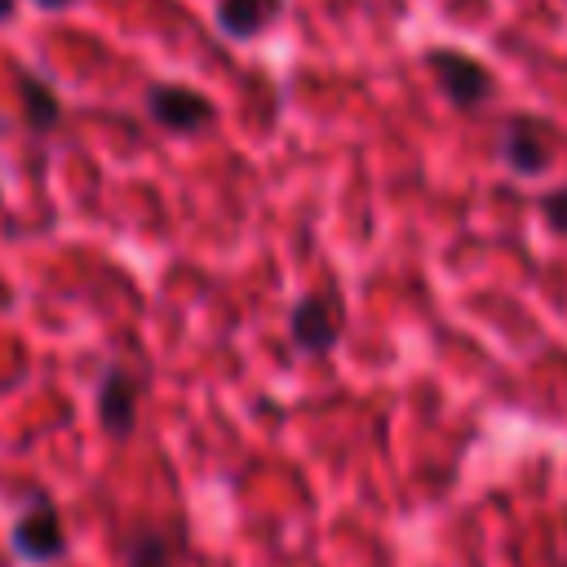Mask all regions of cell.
I'll list each match as a JSON object with an SVG mask.
<instances>
[{
  "mask_svg": "<svg viewBox=\"0 0 567 567\" xmlns=\"http://www.w3.org/2000/svg\"><path fill=\"white\" fill-rule=\"evenodd\" d=\"M430 66H434V80H439V89L447 93L452 106L474 111L478 102L492 97V75H487L474 58L452 53V49H434V53H430Z\"/></svg>",
  "mask_w": 567,
  "mask_h": 567,
  "instance_id": "obj_3",
  "label": "cell"
},
{
  "mask_svg": "<svg viewBox=\"0 0 567 567\" xmlns=\"http://www.w3.org/2000/svg\"><path fill=\"white\" fill-rule=\"evenodd\" d=\"M66 549V532H62V514L53 509L49 496H31V505L22 509V518L13 523V554L27 563H49Z\"/></svg>",
  "mask_w": 567,
  "mask_h": 567,
  "instance_id": "obj_1",
  "label": "cell"
},
{
  "mask_svg": "<svg viewBox=\"0 0 567 567\" xmlns=\"http://www.w3.org/2000/svg\"><path fill=\"white\" fill-rule=\"evenodd\" d=\"M146 115L173 133H199L213 124V102L190 84H151L146 89Z\"/></svg>",
  "mask_w": 567,
  "mask_h": 567,
  "instance_id": "obj_2",
  "label": "cell"
},
{
  "mask_svg": "<svg viewBox=\"0 0 567 567\" xmlns=\"http://www.w3.org/2000/svg\"><path fill=\"white\" fill-rule=\"evenodd\" d=\"M13 4H18V0H0V22H9V18H13Z\"/></svg>",
  "mask_w": 567,
  "mask_h": 567,
  "instance_id": "obj_11",
  "label": "cell"
},
{
  "mask_svg": "<svg viewBox=\"0 0 567 567\" xmlns=\"http://www.w3.org/2000/svg\"><path fill=\"white\" fill-rule=\"evenodd\" d=\"M18 102H22L27 128H35V133H44V128H53V124L62 120V102H58L53 84L40 80V75L27 71V66H18Z\"/></svg>",
  "mask_w": 567,
  "mask_h": 567,
  "instance_id": "obj_7",
  "label": "cell"
},
{
  "mask_svg": "<svg viewBox=\"0 0 567 567\" xmlns=\"http://www.w3.org/2000/svg\"><path fill=\"white\" fill-rule=\"evenodd\" d=\"M501 159L514 168V173H545L549 168V159H554V142H549V133L540 128V124H532V120H509L505 128H501Z\"/></svg>",
  "mask_w": 567,
  "mask_h": 567,
  "instance_id": "obj_5",
  "label": "cell"
},
{
  "mask_svg": "<svg viewBox=\"0 0 567 567\" xmlns=\"http://www.w3.org/2000/svg\"><path fill=\"white\" fill-rule=\"evenodd\" d=\"M292 341L310 354H319L337 341V319H332V306L323 297H301L292 306Z\"/></svg>",
  "mask_w": 567,
  "mask_h": 567,
  "instance_id": "obj_6",
  "label": "cell"
},
{
  "mask_svg": "<svg viewBox=\"0 0 567 567\" xmlns=\"http://www.w3.org/2000/svg\"><path fill=\"white\" fill-rule=\"evenodd\" d=\"M173 563V545L159 532H137L128 540V567H168Z\"/></svg>",
  "mask_w": 567,
  "mask_h": 567,
  "instance_id": "obj_9",
  "label": "cell"
},
{
  "mask_svg": "<svg viewBox=\"0 0 567 567\" xmlns=\"http://www.w3.org/2000/svg\"><path fill=\"white\" fill-rule=\"evenodd\" d=\"M279 18V0H217V27L230 40H248Z\"/></svg>",
  "mask_w": 567,
  "mask_h": 567,
  "instance_id": "obj_8",
  "label": "cell"
},
{
  "mask_svg": "<svg viewBox=\"0 0 567 567\" xmlns=\"http://www.w3.org/2000/svg\"><path fill=\"white\" fill-rule=\"evenodd\" d=\"M540 213H545V221H549V230H558V235H567V186H558V190H549V195L540 199Z\"/></svg>",
  "mask_w": 567,
  "mask_h": 567,
  "instance_id": "obj_10",
  "label": "cell"
},
{
  "mask_svg": "<svg viewBox=\"0 0 567 567\" xmlns=\"http://www.w3.org/2000/svg\"><path fill=\"white\" fill-rule=\"evenodd\" d=\"M35 4H44V9H62L66 0H35Z\"/></svg>",
  "mask_w": 567,
  "mask_h": 567,
  "instance_id": "obj_12",
  "label": "cell"
},
{
  "mask_svg": "<svg viewBox=\"0 0 567 567\" xmlns=\"http://www.w3.org/2000/svg\"><path fill=\"white\" fill-rule=\"evenodd\" d=\"M97 421L111 439H128L133 421H137V381L115 363L106 368L102 385H97Z\"/></svg>",
  "mask_w": 567,
  "mask_h": 567,
  "instance_id": "obj_4",
  "label": "cell"
}]
</instances>
